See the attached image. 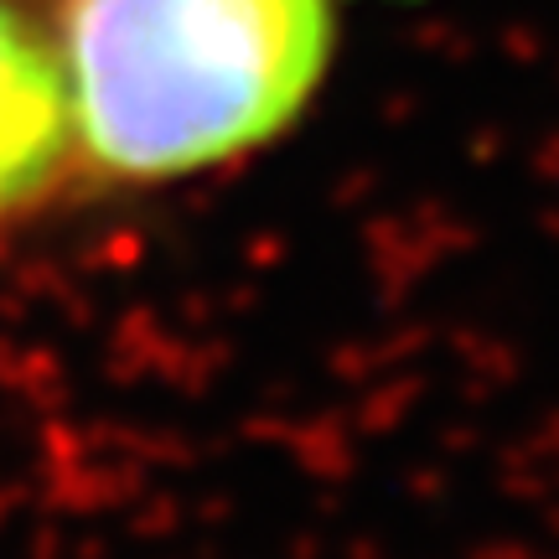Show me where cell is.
I'll list each match as a JSON object with an SVG mask.
<instances>
[{
	"mask_svg": "<svg viewBox=\"0 0 559 559\" xmlns=\"http://www.w3.org/2000/svg\"><path fill=\"white\" fill-rule=\"evenodd\" d=\"M326 47V0H68L73 135L120 177L198 171L296 120Z\"/></svg>",
	"mask_w": 559,
	"mask_h": 559,
	"instance_id": "obj_1",
	"label": "cell"
},
{
	"mask_svg": "<svg viewBox=\"0 0 559 559\" xmlns=\"http://www.w3.org/2000/svg\"><path fill=\"white\" fill-rule=\"evenodd\" d=\"M73 145V94L52 41L0 5V213L47 192Z\"/></svg>",
	"mask_w": 559,
	"mask_h": 559,
	"instance_id": "obj_2",
	"label": "cell"
}]
</instances>
